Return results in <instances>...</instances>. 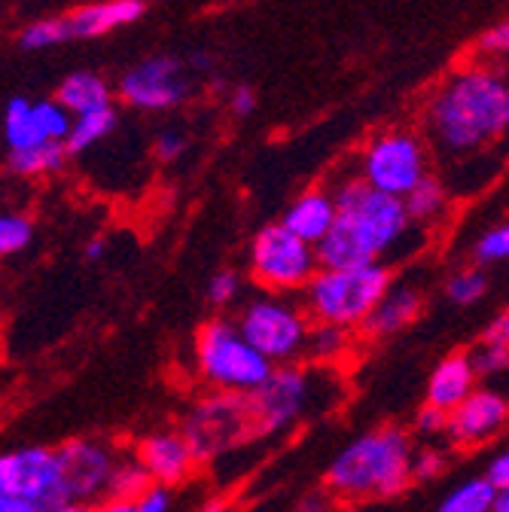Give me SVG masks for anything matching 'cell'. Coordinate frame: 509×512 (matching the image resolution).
Instances as JSON below:
<instances>
[{"label": "cell", "mask_w": 509, "mask_h": 512, "mask_svg": "<svg viewBox=\"0 0 509 512\" xmlns=\"http://www.w3.org/2000/svg\"><path fill=\"white\" fill-rule=\"evenodd\" d=\"M509 132V80L494 68H467L445 83L427 110V135L442 156H467Z\"/></svg>", "instance_id": "obj_1"}, {"label": "cell", "mask_w": 509, "mask_h": 512, "mask_svg": "<svg viewBox=\"0 0 509 512\" xmlns=\"http://www.w3.org/2000/svg\"><path fill=\"white\" fill-rule=\"evenodd\" d=\"M412 442L400 427H378L348 442L327 470V488L345 500L397 497L412 482Z\"/></svg>", "instance_id": "obj_2"}, {"label": "cell", "mask_w": 509, "mask_h": 512, "mask_svg": "<svg viewBox=\"0 0 509 512\" xmlns=\"http://www.w3.org/2000/svg\"><path fill=\"white\" fill-rule=\"evenodd\" d=\"M394 278L385 263L360 269H321L302 290V305L314 324L330 327H363L375 305L385 299Z\"/></svg>", "instance_id": "obj_3"}, {"label": "cell", "mask_w": 509, "mask_h": 512, "mask_svg": "<svg viewBox=\"0 0 509 512\" xmlns=\"http://www.w3.org/2000/svg\"><path fill=\"white\" fill-rule=\"evenodd\" d=\"M196 366L220 394H257L275 375V363L253 348L238 324L208 320L196 336Z\"/></svg>", "instance_id": "obj_4"}, {"label": "cell", "mask_w": 509, "mask_h": 512, "mask_svg": "<svg viewBox=\"0 0 509 512\" xmlns=\"http://www.w3.org/2000/svg\"><path fill=\"white\" fill-rule=\"evenodd\" d=\"M311 327L314 324L305 305L281 293H269L247 302L238 317L241 336L272 363H290L299 354H305Z\"/></svg>", "instance_id": "obj_5"}, {"label": "cell", "mask_w": 509, "mask_h": 512, "mask_svg": "<svg viewBox=\"0 0 509 512\" xmlns=\"http://www.w3.org/2000/svg\"><path fill=\"white\" fill-rule=\"evenodd\" d=\"M321 272L314 244L296 238L284 223L257 232L250 244V275L269 293H296Z\"/></svg>", "instance_id": "obj_6"}, {"label": "cell", "mask_w": 509, "mask_h": 512, "mask_svg": "<svg viewBox=\"0 0 509 512\" xmlns=\"http://www.w3.org/2000/svg\"><path fill=\"white\" fill-rule=\"evenodd\" d=\"M183 436L193 445L199 461H211L223 452H232L244 439L260 436L253 403L244 394H214L193 409L183 424Z\"/></svg>", "instance_id": "obj_7"}, {"label": "cell", "mask_w": 509, "mask_h": 512, "mask_svg": "<svg viewBox=\"0 0 509 512\" xmlns=\"http://www.w3.org/2000/svg\"><path fill=\"white\" fill-rule=\"evenodd\" d=\"M360 180L394 199H406L409 192L430 177L427 174V147L412 132H385L369 141L360 156Z\"/></svg>", "instance_id": "obj_8"}, {"label": "cell", "mask_w": 509, "mask_h": 512, "mask_svg": "<svg viewBox=\"0 0 509 512\" xmlns=\"http://www.w3.org/2000/svg\"><path fill=\"white\" fill-rule=\"evenodd\" d=\"M0 497H16L49 512L68 503L65 479H61L58 448L25 445L0 455Z\"/></svg>", "instance_id": "obj_9"}, {"label": "cell", "mask_w": 509, "mask_h": 512, "mask_svg": "<svg viewBox=\"0 0 509 512\" xmlns=\"http://www.w3.org/2000/svg\"><path fill=\"white\" fill-rule=\"evenodd\" d=\"M336 205H339V214L354 220L369 238L372 244L381 250V256L391 253L406 235L409 229L415 226L406 214V205L403 199H394V196H385V192L372 189L366 180L360 177H351L345 180L336 192Z\"/></svg>", "instance_id": "obj_10"}, {"label": "cell", "mask_w": 509, "mask_h": 512, "mask_svg": "<svg viewBox=\"0 0 509 512\" xmlns=\"http://www.w3.org/2000/svg\"><path fill=\"white\" fill-rule=\"evenodd\" d=\"M189 92L183 64L171 55H153L138 61L132 71L119 80V98L135 110H171Z\"/></svg>", "instance_id": "obj_11"}, {"label": "cell", "mask_w": 509, "mask_h": 512, "mask_svg": "<svg viewBox=\"0 0 509 512\" xmlns=\"http://www.w3.org/2000/svg\"><path fill=\"white\" fill-rule=\"evenodd\" d=\"M58 464L68 497L77 503H92L107 497V485L119 458L110 445L98 439H71L58 448Z\"/></svg>", "instance_id": "obj_12"}, {"label": "cell", "mask_w": 509, "mask_h": 512, "mask_svg": "<svg viewBox=\"0 0 509 512\" xmlns=\"http://www.w3.org/2000/svg\"><path fill=\"white\" fill-rule=\"evenodd\" d=\"M311 378L302 369H275V375L263 384L257 394H250L253 418H257L260 436H272L287 430L311 403Z\"/></svg>", "instance_id": "obj_13"}, {"label": "cell", "mask_w": 509, "mask_h": 512, "mask_svg": "<svg viewBox=\"0 0 509 512\" xmlns=\"http://www.w3.org/2000/svg\"><path fill=\"white\" fill-rule=\"evenodd\" d=\"M509 424V397L500 388H476L467 403L449 415V436L461 448H476L494 439Z\"/></svg>", "instance_id": "obj_14"}, {"label": "cell", "mask_w": 509, "mask_h": 512, "mask_svg": "<svg viewBox=\"0 0 509 512\" xmlns=\"http://www.w3.org/2000/svg\"><path fill=\"white\" fill-rule=\"evenodd\" d=\"M135 458L153 476L156 485H168V488L186 482L199 464L193 445L186 442V436L183 433H165V430L144 436L135 448Z\"/></svg>", "instance_id": "obj_15"}, {"label": "cell", "mask_w": 509, "mask_h": 512, "mask_svg": "<svg viewBox=\"0 0 509 512\" xmlns=\"http://www.w3.org/2000/svg\"><path fill=\"white\" fill-rule=\"evenodd\" d=\"M317 250V263L321 269H360L381 263V250L372 244V238L348 217H336V226L330 235L314 247Z\"/></svg>", "instance_id": "obj_16"}, {"label": "cell", "mask_w": 509, "mask_h": 512, "mask_svg": "<svg viewBox=\"0 0 509 512\" xmlns=\"http://www.w3.org/2000/svg\"><path fill=\"white\" fill-rule=\"evenodd\" d=\"M476 381L479 372L473 366L470 351H455L449 357H442L427 381V406H436L452 415L476 391Z\"/></svg>", "instance_id": "obj_17"}, {"label": "cell", "mask_w": 509, "mask_h": 512, "mask_svg": "<svg viewBox=\"0 0 509 512\" xmlns=\"http://www.w3.org/2000/svg\"><path fill=\"white\" fill-rule=\"evenodd\" d=\"M144 16V0H98V4H86L68 16H61L65 22L68 40L77 37H101L107 31L125 28Z\"/></svg>", "instance_id": "obj_18"}, {"label": "cell", "mask_w": 509, "mask_h": 512, "mask_svg": "<svg viewBox=\"0 0 509 512\" xmlns=\"http://www.w3.org/2000/svg\"><path fill=\"white\" fill-rule=\"evenodd\" d=\"M424 308V296L415 284H391V290L385 293L375 305V311L366 317V324L360 327L369 339H388L403 333L406 327H412L418 314Z\"/></svg>", "instance_id": "obj_19"}, {"label": "cell", "mask_w": 509, "mask_h": 512, "mask_svg": "<svg viewBox=\"0 0 509 512\" xmlns=\"http://www.w3.org/2000/svg\"><path fill=\"white\" fill-rule=\"evenodd\" d=\"M336 217H339V205H336L333 192H327V189H308L287 208L281 223L296 238H302V241L317 247L330 235V229L336 226Z\"/></svg>", "instance_id": "obj_20"}, {"label": "cell", "mask_w": 509, "mask_h": 512, "mask_svg": "<svg viewBox=\"0 0 509 512\" xmlns=\"http://www.w3.org/2000/svg\"><path fill=\"white\" fill-rule=\"evenodd\" d=\"M55 101L71 116H86V113L113 107L110 104V86L95 71H74L71 77H65L61 86L55 89Z\"/></svg>", "instance_id": "obj_21"}, {"label": "cell", "mask_w": 509, "mask_h": 512, "mask_svg": "<svg viewBox=\"0 0 509 512\" xmlns=\"http://www.w3.org/2000/svg\"><path fill=\"white\" fill-rule=\"evenodd\" d=\"M4 141H7V150L10 153H19V150H31V147H40V144H49L43 138V128L37 122V110H34V101L16 95L7 101V110H4Z\"/></svg>", "instance_id": "obj_22"}, {"label": "cell", "mask_w": 509, "mask_h": 512, "mask_svg": "<svg viewBox=\"0 0 509 512\" xmlns=\"http://www.w3.org/2000/svg\"><path fill=\"white\" fill-rule=\"evenodd\" d=\"M68 144H40L31 150H19L7 156V165L19 177H46L65 168L68 162Z\"/></svg>", "instance_id": "obj_23"}, {"label": "cell", "mask_w": 509, "mask_h": 512, "mask_svg": "<svg viewBox=\"0 0 509 512\" xmlns=\"http://www.w3.org/2000/svg\"><path fill=\"white\" fill-rule=\"evenodd\" d=\"M113 128H116V110L113 107H104V110H95L86 116H74V128L68 135V153L77 156V153L92 150L95 144H101L113 132Z\"/></svg>", "instance_id": "obj_24"}, {"label": "cell", "mask_w": 509, "mask_h": 512, "mask_svg": "<svg viewBox=\"0 0 509 512\" xmlns=\"http://www.w3.org/2000/svg\"><path fill=\"white\" fill-rule=\"evenodd\" d=\"M406 214L412 223H430L442 217V211L449 208V189H445L436 177H424L409 196L403 199Z\"/></svg>", "instance_id": "obj_25"}, {"label": "cell", "mask_w": 509, "mask_h": 512, "mask_svg": "<svg viewBox=\"0 0 509 512\" xmlns=\"http://www.w3.org/2000/svg\"><path fill=\"white\" fill-rule=\"evenodd\" d=\"M153 476L138 464V458H125L116 464L110 485H107V500H129L138 503L150 488H153Z\"/></svg>", "instance_id": "obj_26"}, {"label": "cell", "mask_w": 509, "mask_h": 512, "mask_svg": "<svg viewBox=\"0 0 509 512\" xmlns=\"http://www.w3.org/2000/svg\"><path fill=\"white\" fill-rule=\"evenodd\" d=\"M494 497L497 488L488 482V476H476L445 497L439 512H494Z\"/></svg>", "instance_id": "obj_27"}, {"label": "cell", "mask_w": 509, "mask_h": 512, "mask_svg": "<svg viewBox=\"0 0 509 512\" xmlns=\"http://www.w3.org/2000/svg\"><path fill=\"white\" fill-rule=\"evenodd\" d=\"M345 351H348V330L330 327V324H314L311 327L305 354L314 363H336Z\"/></svg>", "instance_id": "obj_28"}, {"label": "cell", "mask_w": 509, "mask_h": 512, "mask_svg": "<svg viewBox=\"0 0 509 512\" xmlns=\"http://www.w3.org/2000/svg\"><path fill=\"white\" fill-rule=\"evenodd\" d=\"M34 241V223L28 214L0 211V256H16Z\"/></svg>", "instance_id": "obj_29"}, {"label": "cell", "mask_w": 509, "mask_h": 512, "mask_svg": "<svg viewBox=\"0 0 509 512\" xmlns=\"http://www.w3.org/2000/svg\"><path fill=\"white\" fill-rule=\"evenodd\" d=\"M470 357H473V366H476L479 378H485V381L509 378V342L479 339V345L470 351Z\"/></svg>", "instance_id": "obj_30"}, {"label": "cell", "mask_w": 509, "mask_h": 512, "mask_svg": "<svg viewBox=\"0 0 509 512\" xmlns=\"http://www.w3.org/2000/svg\"><path fill=\"white\" fill-rule=\"evenodd\" d=\"M485 290H488V278L482 269H461L445 281V296L455 305H473L485 296Z\"/></svg>", "instance_id": "obj_31"}, {"label": "cell", "mask_w": 509, "mask_h": 512, "mask_svg": "<svg viewBox=\"0 0 509 512\" xmlns=\"http://www.w3.org/2000/svg\"><path fill=\"white\" fill-rule=\"evenodd\" d=\"M68 34H65V22H61V16L55 19H43V22H34L22 31L19 43L22 49L28 52H37V49H49V46H58V43H65Z\"/></svg>", "instance_id": "obj_32"}, {"label": "cell", "mask_w": 509, "mask_h": 512, "mask_svg": "<svg viewBox=\"0 0 509 512\" xmlns=\"http://www.w3.org/2000/svg\"><path fill=\"white\" fill-rule=\"evenodd\" d=\"M503 260H509V223L488 229L476 241V263L479 266H491V263H503Z\"/></svg>", "instance_id": "obj_33"}, {"label": "cell", "mask_w": 509, "mask_h": 512, "mask_svg": "<svg viewBox=\"0 0 509 512\" xmlns=\"http://www.w3.org/2000/svg\"><path fill=\"white\" fill-rule=\"evenodd\" d=\"M238 293H241V278H238V272H232V269H220V272L208 281V302L217 305V308L232 305V302L238 299Z\"/></svg>", "instance_id": "obj_34"}, {"label": "cell", "mask_w": 509, "mask_h": 512, "mask_svg": "<svg viewBox=\"0 0 509 512\" xmlns=\"http://www.w3.org/2000/svg\"><path fill=\"white\" fill-rule=\"evenodd\" d=\"M442 470H445V455L439 452V448H421V452H415V458H412V479L430 482Z\"/></svg>", "instance_id": "obj_35"}, {"label": "cell", "mask_w": 509, "mask_h": 512, "mask_svg": "<svg viewBox=\"0 0 509 512\" xmlns=\"http://www.w3.org/2000/svg\"><path fill=\"white\" fill-rule=\"evenodd\" d=\"M186 135L180 132V128H165V132H159L156 138V156L159 162H177L183 153H186Z\"/></svg>", "instance_id": "obj_36"}, {"label": "cell", "mask_w": 509, "mask_h": 512, "mask_svg": "<svg viewBox=\"0 0 509 512\" xmlns=\"http://www.w3.org/2000/svg\"><path fill=\"white\" fill-rule=\"evenodd\" d=\"M415 430L424 433V436H436V433H445L449 430V412H442L436 406H421V412L415 415Z\"/></svg>", "instance_id": "obj_37"}, {"label": "cell", "mask_w": 509, "mask_h": 512, "mask_svg": "<svg viewBox=\"0 0 509 512\" xmlns=\"http://www.w3.org/2000/svg\"><path fill=\"white\" fill-rule=\"evenodd\" d=\"M479 49L485 55H509V22H497L479 37Z\"/></svg>", "instance_id": "obj_38"}, {"label": "cell", "mask_w": 509, "mask_h": 512, "mask_svg": "<svg viewBox=\"0 0 509 512\" xmlns=\"http://www.w3.org/2000/svg\"><path fill=\"white\" fill-rule=\"evenodd\" d=\"M171 509H174V494L168 485H153L138 500V512H171Z\"/></svg>", "instance_id": "obj_39"}, {"label": "cell", "mask_w": 509, "mask_h": 512, "mask_svg": "<svg viewBox=\"0 0 509 512\" xmlns=\"http://www.w3.org/2000/svg\"><path fill=\"white\" fill-rule=\"evenodd\" d=\"M485 476H488V482H491L494 488H509V445L503 448L500 455L491 458Z\"/></svg>", "instance_id": "obj_40"}, {"label": "cell", "mask_w": 509, "mask_h": 512, "mask_svg": "<svg viewBox=\"0 0 509 512\" xmlns=\"http://www.w3.org/2000/svg\"><path fill=\"white\" fill-rule=\"evenodd\" d=\"M232 110L238 116H250L253 110H257V95H253L250 89H235L232 95Z\"/></svg>", "instance_id": "obj_41"}, {"label": "cell", "mask_w": 509, "mask_h": 512, "mask_svg": "<svg viewBox=\"0 0 509 512\" xmlns=\"http://www.w3.org/2000/svg\"><path fill=\"white\" fill-rule=\"evenodd\" d=\"M299 512H330V500L324 494H308L299 503Z\"/></svg>", "instance_id": "obj_42"}, {"label": "cell", "mask_w": 509, "mask_h": 512, "mask_svg": "<svg viewBox=\"0 0 509 512\" xmlns=\"http://www.w3.org/2000/svg\"><path fill=\"white\" fill-rule=\"evenodd\" d=\"M0 512H43V509H37L34 503L16 500V497H0Z\"/></svg>", "instance_id": "obj_43"}, {"label": "cell", "mask_w": 509, "mask_h": 512, "mask_svg": "<svg viewBox=\"0 0 509 512\" xmlns=\"http://www.w3.org/2000/svg\"><path fill=\"white\" fill-rule=\"evenodd\" d=\"M95 512H138V503L129 500H104L95 506Z\"/></svg>", "instance_id": "obj_44"}, {"label": "cell", "mask_w": 509, "mask_h": 512, "mask_svg": "<svg viewBox=\"0 0 509 512\" xmlns=\"http://www.w3.org/2000/svg\"><path fill=\"white\" fill-rule=\"evenodd\" d=\"M104 250H107V241L104 238H92L89 244H86V260H101V256H104Z\"/></svg>", "instance_id": "obj_45"}, {"label": "cell", "mask_w": 509, "mask_h": 512, "mask_svg": "<svg viewBox=\"0 0 509 512\" xmlns=\"http://www.w3.org/2000/svg\"><path fill=\"white\" fill-rule=\"evenodd\" d=\"M49 512H95V506H92V503L68 500V503H61V506H55V509H49Z\"/></svg>", "instance_id": "obj_46"}, {"label": "cell", "mask_w": 509, "mask_h": 512, "mask_svg": "<svg viewBox=\"0 0 509 512\" xmlns=\"http://www.w3.org/2000/svg\"><path fill=\"white\" fill-rule=\"evenodd\" d=\"M494 512H509V488H497V497H494Z\"/></svg>", "instance_id": "obj_47"}, {"label": "cell", "mask_w": 509, "mask_h": 512, "mask_svg": "<svg viewBox=\"0 0 509 512\" xmlns=\"http://www.w3.org/2000/svg\"><path fill=\"white\" fill-rule=\"evenodd\" d=\"M199 512H229V506H226L223 500H211V503H205Z\"/></svg>", "instance_id": "obj_48"}, {"label": "cell", "mask_w": 509, "mask_h": 512, "mask_svg": "<svg viewBox=\"0 0 509 512\" xmlns=\"http://www.w3.org/2000/svg\"><path fill=\"white\" fill-rule=\"evenodd\" d=\"M193 64H196V68H202V71H208L211 68V58L205 52H199V55H193Z\"/></svg>", "instance_id": "obj_49"}]
</instances>
